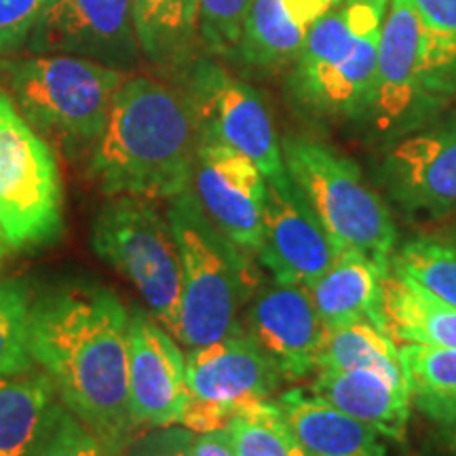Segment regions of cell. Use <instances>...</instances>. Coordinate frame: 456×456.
I'll use <instances>...</instances> for the list:
<instances>
[{
  "instance_id": "1",
  "label": "cell",
  "mask_w": 456,
  "mask_h": 456,
  "mask_svg": "<svg viewBox=\"0 0 456 456\" xmlns=\"http://www.w3.org/2000/svg\"><path fill=\"white\" fill-rule=\"evenodd\" d=\"M30 353L66 410L123 456L138 425L129 408V311L98 285H74L32 305Z\"/></svg>"
},
{
  "instance_id": "2",
  "label": "cell",
  "mask_w": 456,
  "mask_h": 456,
  "mask_svg": "<svg viewBox=\"0 0 456 456\" xmlns=\"http://www.w3.org/2000/svg\"><path fill=\"white\" fill-rule=\"evenodd\" d=\"M199 134L182 89L125 77L114 94L89 175L108 197L174 199L191 188Z\"/></svg>"
},
{
  "instance_id": "3",
  "label": "cell",
  "mask_w": 456,
  "mask_h": 456,
  "mask_svg": "<svg viewBox=\"0 0 456 456\" xmlns=\"http://www.w3.org/2000/svg\"><path fill=\"white\" fill-rule=\"evenodd\" d=\"M167 220L180 254V319L174 338L188 349L220 340L239 326L243 306L265 281L252 260L228 239L192 188L169 199Z\"/></svg>"
},
{
  "instance_id": "4",
  "label": "cell",
  "mask_w": 456,
  "mask_h": 456,
  "mask_svg": "<svg viewBox=\"0 0 456 456\" xmlns=\"http://www.w3.org/2000/svg\"><path fill=\"white\" fill-rule=\"evenodd\" d=\"M389 4L391 0H340L311 28L288 81L306 114L319 121H363Z\"/></svg>"
},
{
  "instance_id": "5",
  "label": "cell",
  "mask_w": 456,
  "mask_h": 456,
  "mask_svg": "<svg viewBox=\"0 0 456 456\" xmlns=\"http://www.w3.org/2000/svg\"><path fill=\"white\" fill-rule=\"evenodd\" d=\"M456 98V43L427 30L408 0H391L363 125L385 144Z\"/></svg>"
},
{
  "instance_id": "6",
  "label": "cell",
  "mask_w": 456,
  "mask_h": 456,
  "mask_svg": "<svg viewBox=\"0 0 456 456\" xmlns=\"http://www.w3.org/2000/svg\"><path fill=\"white\" fill-rule=\"evenodd\" d=\"M125 72L72 55L0 57V85L26 123L68 151L94 148Z\"/></svg>"
},
{
  "instance_id": "7",
  "label": "cell",
  "mask_w": 456,
  "mask_h": 456,
  "mask_svg": "<svg viewBox=\"0 0 456 456\" xmlns=\"http://www.w3.org/2000/svg\"><path fill=\"white\" fill-rule=\"evenodd\" d=\"M283 165L323 228L340 249L368 256L389 271L399 235L389 205L355 161L319 140L289 135L281 142Z\"/></svg>"
},
{
  "instance_id": "8",
  "label": "cell",
  "mask_w": 456,
  "mask_h": 456,
  "mask_svg": "<svg viewBox=\"0 0 456 456\" xmlns=\"http://www.w3.org/2000/svg\"><path fill=\"white\" fill-rule=\"evenodd\" d=\"M95 254L138 289L146 309L171 336L180 319V254L167 216L155 201L110 197L94 220Z\"/></svg>"
},
{
  "instance_id": "9",
  "label": "cell",
  "mask_w": 456,
  "mask_h": 456,
  "mask_svg": "<svg viewBox=\"0 0 456 456\" xmlns=\"http://www.w3.org/2000/svg\"><path fill=\"white\" fill-rule=\"evenodd\" d=\"M61 182L51 146L0 89V228L13 249L61 232Z\"/></svg>"
},
{
  "instance_id": "10",
  "label": "cell",
  "mask_w": 456,
  "mask_h": 456,
  "mask_svg": "<svg viewBox=\"0 0 456 456\" xmlns=\"http://www.w3.org/2000/svg\"><path fill=\"white\" fill-rule=\"evenodd\" d=\"M199 144H224L248 155L266 180L288 174L281 142L262 95L209 57H197L182 74Z\"/></svg>"
},
{
  "instance_id": "11",
  "label": "cell",
  "mask_w": 456,
  "mask_h": 456,
  "mask_svg": "<svg viewBox=\"0 0 456 456\" xmlns=\"http://www.w3.org/2000/svg\"><path fill=\"white\" fill-rule=\"evenodd\" d=\"M379 180L410 218H456V112H440L387 142Z\"/></svg>"
},
{
  "instance_id": "12",
  "label": "cell",
  "mask_w": 456,
  "mask_h": 456,
  "mask_svg": "<svg viewBox=\"0 0 456 456\" xmlns=\"http://www.w3.org/2000/svg\"><path fill=\"white\" fill-rule=\"evenodd\" d=\"M26 49L83 57L121 72L138 66L142 55L131 0H51Z\"/></svg>"
},
{
  "instance_id": "13",
  "label": "cell",
  "mask_w": 456,
  "mask_h": 456,
  "mask_svg": "<svg viewBox=\"0 0 456 456\" xmlns=\"http://www.w3.org/2000/svg\"><path fill=\"white\" fill-rule=\"evenodd\" d=\"M340 248L288 174L266 180L262 243L256 260L273 281L309 285L332 265Z\"/></svg>"
},
{
  "instance_id": "14",
  "label": "cell",
  "mask_w": 456,
  "mask_h": 456,
  "mask_svg": "<svg viewBox=\"0 0 456 456\" xmlns=\"http://www.w3.org/2000/svg\"><path fill=\"white\" fill-rule=\"evenodd\" d=\"M239 323L283 380H305L317 372L326 326L305 285L262 281L243 306Z\"/></svg>"
},
{
  "instance_id": "15",
  "label": "cell",
  "mask_w": 456,
  "mask_h": 456,
  "mask_svg": "<svg viewBox=\"0 0 456 456\" xmlns=\"http://www.w3.org/2000/svg\"><path fill=\"white\" fill-rule=\"evenodd\" d=\"M191 188L208 218L256 258L266 199V178L258 165L231 146L199 144Z\"/></svg>"
},
{
  "instance_id": "16",
  "label": "cell",
  "mask_w": 456,
  "mask_h": 456,
  "mask_svg": "<svg viewBox=\"0 0 456 456\" xmlns=\"http://www.w3.org/2000/svg\"><path fill=\"white\" fill-rule=\"evenodd\" d=\"M129 408L138 427L180 425L191 402L186 355L144 309L129 313Z\"/></svg>"
},
{
  "instance_id": "17",
  "label": "cell",
  "mask_w": 456,
  "mask_h": 456,
  "mask_svg": "<svg viewBox=\"0 0 456 456\" xmlns=\"http://www.w3.org/2000/svg\"><path fill=\"white\" fill-rule=\"evenodd\" d=\"M281 380L275 363L241 323L220 340L195 346L186 355L191 402L218 410L226 420L245 403L269 399Z\"/></svg>"
},
{
  "instance_id": "18",
  "label": "cell",
  "mask_w": 456,
  "mask_h": 456,
  "mask_svg": "<svg viewBox=\"0 0 456 456\" xmlns=\"http://www.w3.org/2000/svg\"><path fill=\"white\" fill-rule=\"evenodd\" d=\"M309 391L330 406L368 425L380 437L403 442L408 436L412 399L406 379L379 370H319Z\"/></svg>"
},
{
  "instance_id": "19",
  "label": "cell",
  "mask_w": 456,
  "mask_h": 456,
  "mask_svg": "<svg viewBox=\"0 0 456 456\" xmlns=\"http://www.w3.org/2000/svg\"><path fill=\"white\" fill-rule=\"evenodd\" d=\"M340 0H252L235 60L254 68H283L298 60L311 28Z\"/></svg>"
},
{
  "instance_id": "20",
  "label": "cell",
  "mask_w": 456,
  "mask_h": 456,
  "mask_svg": "<svg viewBox=\"0 0 456 456\" xmlns=\"http://www.w3.org/2000/svg\"><path fill=\"white\" fill-rule=\"evenodd\" d=\"M275 402L313 456H389L379 433L309 389L296 387L281 393Z\"/></svg>"
},
{
  "instance_id": "21",
  "label": "cell",
  "mask_w": 456,
  "mask_h": 456,
  "mask_svg": "<svg viewBox=\"0 0 456 456\" xmlns=\"http://www.w3.org/2000/svg\"><path fill=\"white\" fill-rule=\"evenodd\" d=\"M380 269L368 256L340 249L332 265L306 285L323 326L334 328L353 319H374L383 323V279Z\"/></svg>"
},
{
  "instance_id": "22",
  "label": "cell",
  "mask_w": 456,
  "mask_h": 456,
  "mask_svg": "<svg viewBox=\"0 0 456 456\" xmlns=\"http://www.w3.org/2000/svg\"><path fill=\"white\" fill-rule=\"evenodd\" d=\"M64 403L37 366L0 374V456H32Z\"/></svg>"
},
{
  "instance_id": "23",
  "label": "cell",
  "mask_w": 456,
  "mask_h": 456,
  "mask_svg": "<svg viewBox=\"0 0 456 456\" xmlns=\"http://www.w3.org/2000/svg\"><path fill=\"white\" fill-rule=\"evenodd\" d=\"M383 319L397 345L456 349V309L420 288L402 271L383 279Z\"/></svg>"
},
{
  "instance_id": "24",
  "label": "cell",
  "mask_w": 456,
  "mask_h": 456,
  "mask_svg": "<svg viewBox=\"0 0 456 456\" xmlns=\"http://www.w3.org/2000/svg\"><path fill=\"white\" fill-rule=\"evenodd\" d=\"M142 55L182 77L197 60L199 0H131Z\"/></svg>"
},
{
  "instance_id": "25",
  "label": "cell",
  "mask_w": 456,
  "mask_h": 456,
  "mask_svg": "<svg viewBox=\"0 0 456 456\" xmlns=\"http://www.w3.org/2000/svg\"><path fill=\"white\" fill-rule=\"evenodd\" d=\"M319 370H379L406 379L399 345L383 323L374 319H353L340 326L326 328L317 359V372Z\"/></svg>"
},
{
  "instance_id": "26",
  "label": "cell",
  "mask_w": 456,
  "mask_h": 456,
  "mask_svg": "<svg viewBox=\"0 0 456 456\" xmlns=\"http://www.w3.org/2000/svg\"><path fill=\"white\" fill-rule=\"evenodd\" d=\"M412 408L436 427L456 423V349L399 345Z\"/></svg>"
},
{
  "instance_id": "27",
  "label": "cell",
  "mask_w": 456,
  "mask_h": 456,
  "mask_svg": "<svg viewBox=\"0 0 456 456\" xmlns=\"http://www.w3.org/2000/svg\"><path fill=\"white\" fill-rule=\"evenodd\" d=\"M389 269L402 271L427 292L456 309V232H423L399 241Z\"/></svg>"
},
{
  "instance_id": "28",
  "label": "cell",
  "mask_w": 456,
  "mask_h": 456,
  "mask_svg": "<svg viewBox=\"0 0 456 456\" xmlns=\"http://www.w3.org/2000/svg\"><path fill=\"white\" fill-rule=\"evenodd\" d=\"M226 429L231 431L239 456H313L273 399L245 403L228 420Z\"/></svg>"
},
{
  "instance_id": "29",
  "label": "cell",
  "mask_w": 456,
  "mask_h": 456,
  "mask_svg": "<svg viewBox=\"0 0 456 456\" xmlns=\"http://www.w3.org/2000/svg\"><path fill=\"white\" fill-rule=\"evenodd\" d=\"M30 294L21 281L0 283V374L37 366L30 353Z\"/></svg>"
},
{
  "instance_id": "30",
  "label": "cell",
  "mask_w": 456,
  "mask_h": 456,
  "mask_svg": "<svg viewBox=\"0 0 456 456\" xmlns=\"http://www.w3.org/2000/svg\"><path fill=\"white\" fill-rule=\"evenodd\" d=\"M252 0H199V41L212 55L235 61Z\"/></svg>"
},
{
  "instance_id": "31",
  "label": "cell",
  "mask_w": 456,
  "mask_h": 456,
  "mask_svg": "<svg viewBox=\"0 0 456 456\" xmlns=\"http://www.w3.org/2000/svg\"><path fill=\"white\" fill-rule=\"evenodd\" d=\"M32 456H117L66 406L57 412L47 436Z\"/></svg>"
},
{
  "instance_id": "32",
  "label": "cell",
  "mask_w": 456,
  "mask_h": 456,
  "mask_svg": "<svg viewBox=\"0 0 456 456\" xmlns=\"http://www.w3.org/2000/svg\"><path fill=\"white\" fill-rule=\"evenodd\" d=\"M49 0H0V55L26 47Z\"/></svg>"
},
{
  "instance_id": "33",
  "label": "cell",
  "mask_w": 456,
  "mask_h": 456,
  "mask_svg": "<svg viewBox=\"0 0 456 456\" xmlns=\"http://www.w3.org/2000/svg\"><path fill=\"white\" fill-rule=\"evenodd\" d=\"M195 431L184 425L152 427L151 431L134 437L123 456H192Z\"/></svg>"
},
{
  "instance_id": "34",
  "label": "cell",
  "mask_w": 456,
  "mask_h": 456,
  "mask_svg": "<svg viewBox=\"0 0 456 456\" xmlns=\"http://www.w3.org/2000/svg\"><path fill=\"white\" fill-rule=\"evenodd\" d=\"M427 30L456 43V0H408Z\"/></svg>"
},
{
  "instance_id": "35",
  "label": "cell",
  "mask_w": 456,
  "mask_h": 456,
  "mask_svg": "<svg viewBox=\"0 0 456 456\" xmlns=\"http://www.w3.org/2000/svg\"><path fill=\"white\" fill-rule=\"evenodd\" d=\"M192 456H239L231 431L226 427L208 433H195Z\"/></svg>"
},
{
  "instance_id": "36",
  "label": "cell",
  "mask_w": 456,
  "mask_h": 456,
  "mask_svg": "<svg viewBox=\"0 0 456 456\" xmlns=\"http://www.w3.org/2000/svg\"><path fill=\"white\" fill-rule=\"evenodd\" d=\"M427 456H456V423L436 427L427 440Z\"/></svg>"
},
{
  "instance_id": "37",
  "label": "cell",
  "mask_w": 456,
  "mask_h": 456,
  "mask_svg": "<svg viewBox=\"0 0 456 456\" xmlns=\"http://www.w3.org/2000/svg\"><path fill=\"white\" fill-rule=\"evenodd\" d=\"M4 237H3V228H0V258H3V254H4Z\"/></svg>"
},
{
  "instance_id": "38",
  "label": "cell",
  "mask_w": 456,
  "mask_h": 456,
  "mask_svg": "<svg viewBox=\"0 0 456 456\" xmlns=\"http://www.w3.org/2000/svg\"><path fill=\"white\" fill-rule=\"evenodd\" d=\"M49 3H51V0H49Z\"/></svg>"
}]
</instances>
